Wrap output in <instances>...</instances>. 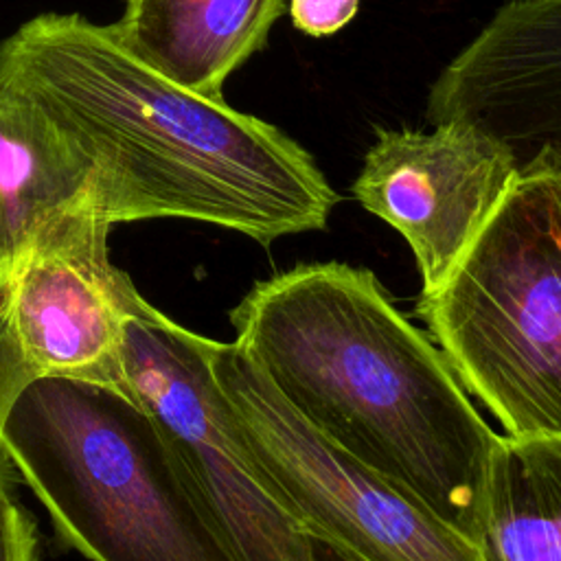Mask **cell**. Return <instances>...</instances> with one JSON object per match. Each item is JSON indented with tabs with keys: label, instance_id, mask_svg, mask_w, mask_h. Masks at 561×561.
<instances>
[{
	"label": "cell",
	"instance_id": "cell-3",
	"mask_svg": "<svg viewBox=\"0 0 561 561\" xmlns=\"http://www.w3.org/2000/svg\"><path fill=\"white\" fill-rule=\"evenodd\" d=\"M0 440L59 537L90 561H241L131 394L33 379L2 410Z\"/></svg>",
	"mask_w": 561,
	"mask_h": 561
},
{
	"label": "cell",
	"instance_id": "cell-2",
	"mask_svg": "<svg viewBox=\"0 0 561 561\" xmlns=\"http://www.w3.org/2000/svg\"><path fill=\"white\" fill-rule=\"evenodd\" d=\"M230 322L302 421L480 550L497 434L370 270L300 263L254 283Z\"/></svg>",
	"mask_w": 561,
	"mask_h": 561
},
{
	"label": "cell",
	"instance_id": "cell-5",
	"mask_svg": "<svg viewBox=\"0 0 561 561\" xmlns=\"http://www.w3.org/2000/svg\"><path fill=\"white\" fill-rule=\"evenodd\" d=\"M230 421L276 502L359 561H484L412 495L302 421L237 342H210Z\"/></svg>",
	"mask_w": 561,
	"mask_h": 561
},
{
	"label": "cell",
	"instance_id": "cell-7",
	"mask_svg": "<svg viewBox=\"0 0 561 561\" xmlns=\"http://www.w3.org/2000/svg\"><path fill=\"white\" fill-rule=\"evenodd\" d=\"M210 342L142 300L123 340L129 394L158 421L241 561H309V535L270 493L230 421Z\"/></svg>",
	"mask_w": 561,
	"mask_h": 561
},
{
	"label": "cell",
	"instance_id": "cell-13",
	"mask_svg": "<svg viewBox=\"0 0 561 561\" xmlns=\"http://www.w3.org/2000/svg\"><path fill=\"white\" fill-rule=\"evenodd\" d=\"M0 561H39L35 522L9 482H0Z\"/></svg>",
	"mask_w": 561,
	"mask_h": 561
},
{
	"label": "cell",
	"instance_id": "cell-8",
	"mask_svg": "<svg viewBox=\"0 0 561 561\" xmlns=\"http://www.w3.org/2000/svg\"><path fill=\"white\" fill-rule=\"evenodd\" d=\"M517 169L504 142L469 123L377 129L353 195L408 241L421 294H430L493 215Z\"/></svg>",
	"mask_w": 561,
	"mask_h": 561
},
{
	"label": "cell",
	"instance_id": "cell-14",
	"mask_svg": "<svg viewBox=\"0 0 561 561\" xmlns=\"http://www.w3.org/2000/svg\"><path fill=\"white\" fill-rule=\"evenodd\" d=\"M359 9V0H289V15L298 31L324 37L346 26Z\"/></svg>",
	"mask_w": 561,
	"mask_h": 561
},
{
	"label": "cell",
	"instance_id": "cell-4",
	"mask_svg": "<svg viewBox=\"0 0 561 561\" xmlns=\"http://www.w3.org/2000/svg\"><path fill=\"white\" fill-rule=\"evenodd\" d=\"M416 318L508 436H561L559 160L517 169L447 278L421 294Z\"/></svg>",
	"mask_w": 561,
	"mask_h": 561
},
{
	"label": "cell",
	"instance_id": "cell-9",
	"mask_svg": "<svg viewBox=\"0 0 561 561\" xmlns=\"http://www.w3.org/2000/svg\"><path fill=\"white\" fill-rule=\"evenodd\" d=\"M430 123H469L504 142L517 167L561 162V0H513L440 70Z\"/></svg>",
	"mask_w": 561,
	"mask_h": 561
},
{
	"label": "cell",
	"instance_id": "cell-10",
	"mask_svg": "<svg viewBox=\"0 0 561 561\" xmlns=\"http://www.w3.org/2000/svg\"><path fill=\"white\" fill-rule=\"evenodd\" d=\"M283 11L285 0H125L112 28L169 81L224 99L226 79L265 46Z\"/></svg>",
	"mask_w": 561,
	"mask_h": 561
},
{
	"label": "cell",
	"instance_id": "cell-15",
	"mask_svg": "<svg viewBox=\"0 0 561 561\" xmlns=\"http://www.w3.org/2000/svg\"><path fill=\"white\" fill-rule=\"evenodd\" d=\"M309 561H359L353 554L344 552L342 548L309 535Z\"/></svg>",
	"mask_w": 561,
	"mask_h": 561
},
{
	"label": "cell",
	"instance_id": "cell-11",
	"mask_svg": "<svg viewBox=\"0 0 561 561\" xmlns=\"http://www.w3.org/2000/svg\"><path fill=\"white\" fill-rule=\"evenodd\" d=\"M88 158L18 88L0 77V296L2 278L31 232L81 195Z\"/></svg>",
	"mask_w": 561,
	"mask_h": 561
},
{
	"label": "cell",
	"instance_id": "cell-12",
	"mask_svg": "<svg viewBox=\"0 0 561 561\" xmlns=\"http://www.w3.org/2000/svg\"><path fill=\"white\" fill-rule=\"evenodd\" d=\"M480 552L484 561H561V436H497Z\"/></svg>",
	"mask_w": 561,
	"mask_h": 561
},
{
	"label": "cell",
	"instance_id": "cell-1",
	"mask_svg": "<svg viewBox=\"0 0 561 561\" xmlns=\"http://www.w3.org/2000/svg\"><path fill=\"white\" fill-rule=\"evenodd\" d=\"M0 77L88 158L112 226L180 217L270 245L327 228L340 202L296 140L169 81L112 24L42 13L0 44Z\"/></svg>",
	"mask_w": 561,
	"mask_h": 561
},
{
	"label": "cell",
	"instance_id": "cell-16",
	"mask_svg": "<svg viewBox=\"0 0 561 561\" xmlns=\"http://www.w3.org/2000/svg\"><path fill=\"white\" fill-rule=\"evenodd\" d=\"M13 473H15V469H13V465L4 451V445L0 440V482H11Z\"/></svg>",
	"mask_w": 561,
	"mask_h": 561
},
{
	"label": "cell",
	"instance_id": "cell-6",
	"mask_svg": "<svg viewBox=\"0 0 561 561\" xmlns=\"http://www.w3.org/2000/svg\"><path fill=\"white\" fill-rule=\"evenodd\" d=\"M110 228L92 178L31 232L9 265L0 298V414L22 386L44 377L129 394L125 324L145 298L112 263Z\"/></svg>",
	"mask_w": 561,
	"mask_h": 561
}]
</instances>
